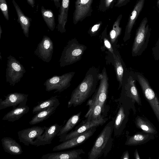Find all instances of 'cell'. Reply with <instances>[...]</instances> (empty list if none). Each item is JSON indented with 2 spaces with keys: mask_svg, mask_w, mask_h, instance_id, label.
Here are the masks:
<instances>
[{
  "mask_svg": "<svg viewBox=\"0 0 159 159\" xmlns=\"http://www.w3.org/2000/svg\"><path fill=\"white\" fill-rule=\"evenodd\" d=\"M152 55L155 60H159V38L155 46L152 49Z\"/></svg>",
  "mask_w": 159,
  "mask_h": 159,
  "instance_id": "obj_35",
  "label": "cell"
},
{
  "mask_svg": "<svg viewBox=\"0 0 159 159\" xmlns=\"http://www.w3.org/2000/svg\"><path fill=\"white\" fill-rule=\"evenodd\" d=\"M129 107H125L123 106L120 107L114 124V131L119 129L122 130L124 128L128 120Z\"/></svg>",
  "mask_w": 159,
  "mask_h": 159,
  "instance_id": "obj_25",
  "label": "cell"
},
{
  "mask_svg": "<svg viewBox=\"0 0 159 159\" xmlns=\"http://www.w3.org/2000/svg\"><path fill=\"white\" fill-rule=\"evenodd\" d=\"M114 122L110 121L103 128L88 153L89 159H97L106 156L111 150L113 139L112 137Z\"/></svg>",
  "mask_w": 159,
  "mask_h": 159,
  "instance_id": "obj_2",
  "label": "cell"
},
{
  "mask_svg": "<svg viewBox=\"0 0 159 159\" xmlns=\"http://www.w3.org/2000/svg\"><path fill=\"white\" fill-rule=\"evenodd\" d=\"M2 33V29L1 27V25H0V39H1V34Z\"/></svg>",
  "mask_w": 159,
  "mask_h": 159,
  "instance_id": "obj_43",
  "label": "cell"
},
{
  "mask_svg": "<svg viewBox=\"0 0 159 159\" xmlns=\"http://www.w3.org/2000/svg\"><path fill=\"white\" fill-rule=\"evenodd\" d=\"M136 76L143 95L149 103L159 123V98L151 87L148 80L143 75L138 73Z\"/></svg>",
  "mask_w": 159,
  "mask_h": 159,
  "instance_id": "obj_5",
  "label": "cell"
},
{
  "mask_svg": "<svg viewBox=\"0 0 159 159\" xmlns=\"http://www.w3.org/2000/svg\"><path fill=\"white\" fill-rule=\"evenodd\" d=\"M100 84L98 90L93 98L92 99L100 103L104 108V105L107 99L108 88V78L104 67L101 74L98 75Z\"/></svg>",
  "mask_w": 159,
  "mask_h": 159,
  "instance_id": "obj_15",
  "label": "cell"
},
{
  "mask_svg": "<svg viewBox=\"0 0 159 159\" xmlns=\"http://www.w3.org/2000/svg\"><path fill=\"white\" fill-rule=\"evenodd\" d=\"M12 2L17 13L18 17L17 21L20 24L24 35L26 37L28 38L29 28L32 19L24 14L15 0H12Z\"/></svg>",
  "mask_w": 159,
  "mask_h": 159,
  "instance_id": "obj_20",
  "label": "cell"
},
{
  "mask_svg": "<svg viewBox=\"0 0 159 159\" xmlns=\"http://www.w3.org/2000/svg\"><path fill=\"white\" fill-rule=\"evenodd\" d=\"M44 129V126H34L20 130L17 132L19 140L26 146L34 145V141L42 134Z\"/></svg>",
  "mask_w": 159,
  "mask_h": 159,
  "instance_id": "obj_12",
  "label": "cell"
},
{
  "mask_svg": "<svg viewBox=\"0 0 159 159\" xmlns=\"http://www.w3.org/2000/svg\"><path fill=\"white\" fill-rule=\"evenodd\" d=\"M104 45L106 48H107L111 53L113 54H114L113 50L109 40L105 38L104 39Z\"/></svg>",
  "mask_w": 159,
  "mask_h": 159,
  "instance_id": "obj_38",
  "label": "cell"
},
{
  "mask_svg": "<svg viewBox=\"0 0 159 159\" xmlns=\"http://www.w3.org/2000/svg\"><path fill=\"white\" fill-rule=\"evenodd\" d=\"M122 159H129V154L128 151H126L124 152L121 157Z\"/></svg>",
  "mask_w": 159,
  "mask_h": 159,
  "instance_id": "obj_39",
  "label": "cell"
},
{
  "mask_svg": "<svg viewBox=\"0 0 159 159\" xmlns=\"http://www.w3.org/2000/svg\"><path fill=\"white\" fill-rule=\"evenodd\" d=\"M75 73L70 72L61 76L55 75L47 79L43 84L46 87V91L55 90L54 93L63 91L70 86V82Z\"/></svg>",
  "mask_w": 159,
  "mask_h": 159,
  "instance_id": "obj_7",
  "label": "cell"
},
{
  "mask_svg": "<svg viewBox=\"0 0 159 159\" xmlns=\"http://www.w3.org/2000/svg\"><path fill=\"white\" fill-rule=\"evenodd\" d=\"M70 0H62L58 16V31L61 33L66 32L65 25L67 22Z\"/></svg>",
  "mask_w": 159,
  "mask_h": 159,
  "instance_id": "obj_19",
  "label": "cell"
},
{
  "mask_svg": "<svg viewBox=\"0 0 159 159\" xmlns=\"http://www.w3.org/2000/svg\"><path fill=\"white\" fill-rule=\"evenodd\" d=\"M96 127H92L80 134L68 139L54 147L52 151H59L75 147L84 142L92 136L96 130Z\"/></svg>",
  "mask_w": 159,
  "mask_h": 159,
  "instance_id": "obj_10",
  "label": "cell"
},
{
  "mask_svg": "<svg viewBox=\"0 0 159 159\" xmlns=\"http://www.w3.org/2000/svg\"><path fill=\"white\" fill-rule=\"evenodd\" d=\"M157 7L159 10V0H157Z\"/></svg>",
  "mask_w": 159,
  "mask_h": 159,
  "instance_id": "obj_44",
  "label": "cell"
},
{
  "mask_svg": "<svg viewBox=\"0 0 159 159\" xmlns=\"http://www.w3.org/2000/svg\"><path fill=\"white\" fill-rule=\"evenodd\" d=\"M102 24L101 21L98 22L90 28L89 33L91 35L96 34L100 28Z\"/></svg>",
  "mask_w": 159,
  "mask_h": 159,
  "instance_id": "obj_36",
  "label": "cell"
},
{
  "mask_svg": "<svg viewBox=\"0 0 159 159\" xmlns=\"http://www.w3.org/2000/svg\"><path fill=\"white\" fill-rule=\"evenodd\" d=\"M1 142L5 151L11 155H20L23 152L20 145L11 138L4 137L2 139Z\"/></svg>",
  "mask_w": 159,
  "mask_h": 159,
  "instance_id": "obj_21",
  "label": "cell"
},
{
  "mask_svg": "<svg viewBox=\"0 0 159 159\" xmlns=\"http://www.w3.org/2000/svg\"><path fill=\"white\" fill-rule=\"evenodd\" d=\"M148 22L147 17L143 18L136 30L132 48L133 56H140L147 48L151 34Z\"/></svg>",
  "mask_w": 159,
  "mask_h": 159,
  "instance_id": "obj_3",
  "label": "cell"
},
{
  "mask_svg": "<svg viewBox=\"0 0 159 159\" xmlns=\"http://www.w3.org/2000/svg\"><path fill=\"white\" fill-rule=\"evenodd\" d=\"M58 106L49 107L38 112L32 118L29 123L35 125L47 119L55 111Z\"/></svg>",
  "mask_w": 159,
  "mask_h": 159,
  "instance_id": "obj_26",
  "label": "cell"
},
{
  "mask_svg": "<svg viewBox=\"0 0 159 159\" xmlns=\"http://www.w3.org/2000/svg\"><path fill=\"white\" fill-rule=\"evenodd\" d=\"M145 0H138L135 5L128 20L124 38L125 41L130 37L135 22L144 6Z\"/></svg>",
  "mask_w": 159,
  "mask_h": 159,
  "instance_id": "obj_16",
  "label": "cell"
},
{
  "mask_svg": "<svg viewBox=\"0 0 159 159\" xmlns=\"http://www.w3.org/2000/svg\"><path fill=\"white\" fill-rule=\"evenodd\" d=\"M129 97L134 102H136L138 105L142 106V102L139 92L136 86L135 81L132 77L130 76L128 80Z\"/></svg>",
  "mask_w": 159,
  "mask_h": 159,
  "instance_id": "obj_29",
  "label": "cell"
},
{
  "mask_svg": "<svg viewBox=\"0 0 159 159\" xmlns=\"http://www.w3.org/2000/svg\"><path fill=\"white\" fill-rule=\"evenodd\" d=\"M85 153L82 149L52 153L43 155L42 159H81L80 155Z\"/></svg>",
  "mask_w": 159,
  "mask_h": 159,
  "instance_id": "obj_17",
  "label": "cell"
},
{
  "mask_svg": "<svg viewBox=\"0 0 159 159\" xmlns=\"http://www.w3.org/2000/svg\"><path fill=\"white\" fill-rule=\"evenodd\" d=\"M122 17V14L120 15L114 22L112 28L110 31L109 36L112 43L116 40L121 32V28L120 26V21Z\"/></svg>",
  "mask_w": 159,
  "mask_h": 159,
  "instance_id": "obj_31",
  "label": "cell"
},
{
  "mask_svg": "<svg viewBox=\"0 0 159 159\" xmlns=\"http://www.w3.org/2000/svg\"><path fill=\"white\" fill-rule=\"evenodd\" d=\"M93 0H76L73 14V22L75 25L82 21L91 16L93 12L92 4Z\"/></svg>",
  "mask_w": 159,
  "mask_h": 159,
  "instance_id": "obj_9",
  "label": "cell"
},
{
  "mask_svg": "<svg viewBox=\"0 0 159 159\" xmlns=\"http://www.w3.org/2000/svg\"><path fill=\"white\" fill-rule=\"evenodd\" d=\"M117 0H100L98 10L102 12H105L108 10L112 8Z\"/></svg>",
  "mask_w": 159,
  "mask_h": 159,
  "instance_id": "obj_33",
  "label": "cell"
},
{
  "mask_svg": "<svg viewBox=\"0 0 159 159\" xmlns=\"http://www.w3.org/2000/svg\"><path fill=\"white\" fill-rule=\"evenodd\" d=\"M28 94L14 92L7 94L5 99H0V110L12 107L15 108L17 106L26 105Z\"/></svg>",
  "mask_w": 159,
  "mask_h": 159,
  "instance_id": "obj_13",
  "label": "cell"
},
{
  "mask_svg": "<svg viewBox=\"0 0 159 159\" xmlns=\"http://www.w3.org/2000/svg\"><path fill=\"white\" fill-rule=\"evenodd\" d=\"M98 75L88 71L82 82L72 92L68 102V108L81 105L91 95L95 90Z\"/></svg>",
  "mask_w": 159,
  "mask_h": 159,
  "instance_id": "obj_1",
  "label": "cell"
},
{
  "mask_svg": "<svg viewBox=\"0 0 159 159\" xmlns=\"http://www.w3.org/2000/svg\"><path fill=\"white\" fill-rule=\"evenodd\" d=\"M60 103L57 96L52 97L50 98L39 102L38 104L34 106L32 110L33 114H36L40 111L54 106H58Z\"/></svg>",
  "mask_w": 159,
  "mask_h": 159,
  "instance_id": "obj_27",
  "label": "cell"
},
{
  "mask_svg": "<svg viewBox=\"0 0 159 159\" xmlns=\"http://www.w3.org/2000/svg\"><path fill=\"white\" fill-rule=\"evenodd\" d=\"M114 58V66L117 80L119 82V88L122 85L124 73V69L120 57L113 54Z\"/></svg>",
  "mask_w": 159,
  "mask_h": 159,
  "instance_id": "obj_32",
  "label": "cell"
},
{
  "mask_svg": "<svg viewBox=\"0 0 159 159\" xmlns=\"http://www.w3.org/2000/svg\"><path fill=\"white\" fill-rule=\"evenodd\" d=\"M53 52V44L48 36L44 35L38 44L34 54L43 61L49 62L52 59Z\"/></svg>",
  "mask_w": 159,
  "mask_h": 159,
  "instance_id": "obj_11",
  "label": "cell"
},
{
  "mask_svg": "<svg viewBox=\"0 0 159 159\" xmlns=\"http://www.w3.org/2000/svg\"><path fill=\"white\" fill-rule=\"evenodd\" d=\"M30 108L28 105L17 106L6 114L2 120L13 122L19 120L29 111Z\"/></svg>",
  "mask_w": 159,
  "mask_h": 159,
  "instance_id": "obj_24",
  "label": "cell"
},
{
  "mask_svg": "<svg viewBox=\"0 0 159 159\" xmlns=\"http://www.w3.org/2000/svg\"><path fill=\"white\" fill-rule=\"evenodd\" d=\"M41 13L47 25L51 31H53L55 29L56 24L53 11L51 9H46L43 6H42Z\"/></svg>",
  "mask_w": 159,
  "mask_h": 159,
  "instance_id": "obj_30",
  "label": "cell"
},
{
  "mask_svg": "<svg viewBox=\"0 0 159 159\" xmlns=\"http://www.w3.org/2000/svg\"><path fill=\"white\" fill-rule=\"evenodd\" d=\"M7 58L6 81L13 86L20 81L26 70L23 66L14 57L10 55Z\"/></svg>",
  "mask_w": 159,
  "mask_h": 159,
  "instance_id": "obj_6",
  "label": "cell"
},
{
  "mask_svg": "<svg viewBox=\"0 0 159 159\" xmlns=\"http://www.w3.org/2000/svg\"><path fill=\"white\" fill-rule=\"evenodd\" d=\"M86 47L78 43L75 39L69 41L64 47L59 60L61 67L70 65L80 60Z\"/></svg>",
  "mask_w": 159,
  "mask_h": 159,
  "instance_id": "obj_4",
  "label": "cell"
},
{
  "mask_svg": "<svg viewBox=\"0 0 159 159\" xmlns=\"http://www.w3.org/2000/svg\"><path fill=\"white\" fill-rule=\"evenodd\" d=\"M0 59L1 60H2V57L1 55V52H0Z\"/></svg>",
  "mask_w": 159,
  "mask_h": 159,
  "instance_id": "obj_45",
  "label": "cell"
},
{
  "mask_svg": "<svg viewBox=\"0 0 159 159\" xmlns=\"http://www.w3.org/2000/svg\"><path fill=\"white\" fill-rule=\"evenodd\" d=\"M0 8L5 18L7 20H9L8 7L6 0H0Z\"/></svg>",
  "mask_w": 159,
  "mask_h": 159,
  "instance_id": "obj_34",
  "label": "cell"
},
{
  "mask_svg": "<svg viewBox=\"0 0 159 159\" xmlns=\"http://www.w3.org/2000/svg\"><path fill=\"white\" fill-rule=\"evenodd\" d=\"M131 0H117L114 5V7H120L125 6L129 3Z\"/></svg>",
  "mask_w": 159,
  "mask_h": 159,
  "instance_id": "obj_37",
  "label": "cell"
},
{
  "mask_svg": "<svg viewBox=\"0 0 159 159\" xmlns=\"http://www.w3.org/2000/svg\"><path fill=\"white\" fill-rule=\"evenodd\" d=\"M125 145L128 146H137L144 144L155 138V135L144 132H138L132 136L126 135Z\"/></svg>",
  "mask_w": 159,
  "mask_h": 159,
  "instance_id": "obj_18",
  "label": "cell"
},
{
  "mask_svg": "<svg viewBox=\"0 0 159 159\" xmlns=\"http://www.w3.org/2000/svg\"><path fill=\"white\" fill-rule=\"evenodd\" d=\"M107 120V118L103 117L98 119L88 120H86L82 122L81 124L75 129L66 134L59 137L60 142H63L78 136L89 129L92 127L101 125Z\"/></svg>",
  "mask_w": 159,
  "mask_h": 159,
  "instance_id": "obj_8",
  "label": "cell"
},
{
  "mask_svg": "<svg viewBox=\"0 0 159 159\" xmlns=\"http://www.w3.org/2000/svg\"><path fill=\"white\" fill-rule=\"evenodd\" d=\"M81 113V112L80 111L77 114L72 116L65 125L63 126L57 136L60 137L65 135L73 128L79 121Z\"/></svg>",
  "mask_w": 159,
  "mask_h": 159,
  "instance_id": "obj_28",
  "label": "cell"
},
{
  "mask_svg": "<svg viewBox=\"0 0 159 159\" xmlns=\"http://www.w3.org/2000/svg\"><path fill=\"white\" fill-rule=\"evenodd\" d=\"M27 3L32 7L33 8L35 6V0H26Z\"/></svg>",
  "mask_w": 159,
  "mask_h": 159,
  "instance_id": "obj_41",
  "label": "cell"
},
{
  "mask_svg": "<svg viewBox=\"0 0 159 159\" xmlns=\"http://www.w3.org/2000/svg\"><path fill=\"white\" fill-rule=\"evenodd\" d=\"M135 123L137 128L144 132L155 135L157 134L155 126L145 117L137 115L135 118Z\"/></svg>",
  "mask_w": 159,
  "mask_h": 159,
  "instance_id": "obj_22",
  "label": "cell"
},
{
  "mask_svg": "<svg viewBox=\"0 0 159 159\" xmlns=\"http://www.w3.org/2000/svg\"><path fill=\"white\" fill-rule=\"evenodd\" d=\"M87 104L89 106V109L85 116L86 120H95L102 117L101 113L104 108L100 103L91 99L88 101Z\"/></svg>",
  "mask_w": 159,
  "mask_h": 159,
  "instance_id": "obj_23",
  "label": "cell"
},
{
  "mask_svg": "<svg viewBox=\"0 0 159 159\" xmlns=\"http://www.w3.org/2000/svg\"><path fill=\"white\" fill-rule=\"evenodd\" d=\"M134 158L135 159H140V158L137 149H136L134 153Z\"/></svg>",
  "mask_w": 159,
  "mask_h": 159,
  "instance_id": "obj_42",
  "label": "cell"
},
{
  "mask_svg": "<svg viewBox=\"0 0 159 159\" xmlns=\"http://www.w3.org/2000/svg\"><path fill=\"white\" fill-rule=\"evenodd\" d=\"M63 126L56 123L48 127L44 126V132L34 141V145L38 147L51 143L52 140L57 136Z\"/></svg>",
  "mask_w": 159,
  "mask_h": 159,
  "instance_id": "obj_14",
  "label": "cell"
},
{
  "mask_svg": "<svg viewBox=\"0 0 159 159\" xmlns=\"http://www.w3.org/2000/svg\"><path fill=\"white\" fill-rule=\"evenodd\" d=\"M54 2L55 5L57 8H58L61 7V4L60 3V0H51Z\"/></svg>",
  "mask_w": 159,
  "mask_h": 159,
  "instance_id": "obj_40",
  "label": "cell"
}]
</instances>
